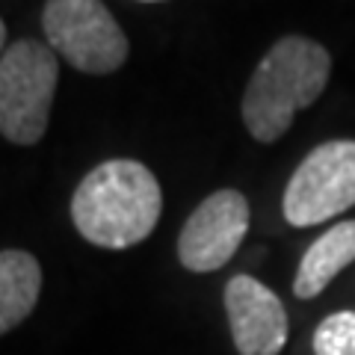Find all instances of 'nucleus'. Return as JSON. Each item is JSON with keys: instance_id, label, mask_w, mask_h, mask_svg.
<instances>
[{"instance_id": "1", "label": "nucleus", "mask_w": 355, "mask_h": 355, "mask_svg": "<svg viewBox=\"0 0 355 355\" xmlns=\"http://www.w3.org/2000/svg\"><path fill=\"white\" fill-rule=\"evenodd\" d=\"M163 193L154 172L139 160H107L74 190L71 222L80 237L101 249H130L160 219Z\"/></svg>"}, {"instance_id": "2", "label": "nucleus", "mask_w": 355, "mask_h": 355, "mask_svg": "<svg viewBox=\"0 0 355 355\" xmlns=\"http://www.w3.org/2000/svg\"><path fill=\"white\" fill-rule=\"evenodd\" d=\"M331 74L329 51L314 39L284 36L266 51L243 92V125L258 142H279L293 116L323 95Z\"/></svg>"}, {"instance_id": "3", "label": "nucleus", "mask_w": 355, "mask_h": 355, "mask_svg": "<svg viewBox=\"0 0 355 355\" xmlns=\"http://www.w3.org/2000/svg\"><path fill=\"white\" fill-rule=\"evenodd\" d=\"M60 62L48 44L18 39L0 57V133L15 146H36L48 130Z\"/></svg>"}, {"instance_id": "4", "label": "nucleus", "mask_w": 355, "mask_h": 355, "mask_svg": "<svg viewBox=\"0 0 355 355\" xmlns=\"http://www.w3.org/2000/svg\"><path fill=\"white\" fill-rule=\"evenodd\" d=\"M42 30L53 53L83 74H110L128 60V36L101 0H48Z\"/></svg>"}, {"instance_id": "5", "label": "nucleus", "mask_w": 355, "mask_h": 355, "mask_svg": "<svg viewBox=\"0 0 355 355\" xmlns=\"http://www.w3.org/2000/svg\"><path fill=\"white\" fill-rule=\"evenodd\" d=\"M355 205V139L317 146L296 166L284 187L282 214L287 225L311 228L340 216Z\"/></svg>"}, {"instance_id": "6", "label": "nucleus", "mask_w": 355, "mask_h": 355, "mask_svg": "<svg viewBox=\"0 0 355 355\" xmlns=\"http://www.w3.org/2000/svg\"><path fill=\"white\" fill-rule=\"evenodd\" d=\"M249 202L237 190H216L184 222L178 237V261L190 272L222 270L249 234Z\"/></svg>"}, {"instance_id": "7", "label": "nucleus", "mask_w": 355, "mask_h": 355, "mask_svg": "<svg viewBox=\"0 0 355 355\" xmlns=\"http://www.w3.org/2000/svg\"><path fill=\"white\" fill-rule=\"evenodd\" d=\"M225 314L240 355H279L287 343V311L263 282L234 275L225 284Z\"/></svg>"}, {"instance_id": "8", "label": "nucleus", "mask_w": 355, "mask_h": 355, "mask_svg": "<svg viewBox=\"0 0 355 355\" xmlns=\"http://www.w3.org/2000/svg\"><path fill=\"white\" fill-rule=\"evenodd\" d=\"M355 261V219L331 225L323 237L311 243L305 258L299 261L293 293L296 299H314L331 284V279Z\"/></svg>"}, {"instance_id": "9", "label": "nucleus", "mask_w": 355, "mask_h": 355, "mask_svg": "<svg viewBox=\"0 0 355 355\" xmlns=\"http://www.w3.org/2000/svg\"><path fill=\"white\" fill-rule=\"evenodd\" d=\"M42 293V266L24 249L0 252V335L33 314Z\"/></svg>"}, {"instance_id": "10", "label": "nucleus", "mask_w": 355, "mask_h": 355, "mask_svg": "<svg viewBox=\"0 0 355 355\" xmlns=\"http://www.w3.org/2000/svg\"><path fill=\"white\" fill-rule=\"evenodd\" d=\"M314 355H355V311L329 314L314 329Z\"/></svg>"}, {"instance_id": "11", "label": "nucleus", "mask_w": 355, "mask_h": 355, "mask_svg": "<svg viewBox=\"0 0 355 355\" xmlns=\"http://www.w3.org/2000/svg\"><path fill=\"white\" fill-rule=\"evenodd\" d=\"M6 53V24H3V18H0V57Z\"/></svg>"}, {"instance_id": "12", "label": "nucleus", "mask_w": 355, "mask_h": 355, "mask_svg": "<svg viewBox=\"0 0 355 355\" xmlns=\"http://www.w3.org/2000/svg\"><path fill=\"white\" fill-rule=\"evenodd\" d=\"M142 3H157V0H142Z\"/></svg>"}]
</instances>
